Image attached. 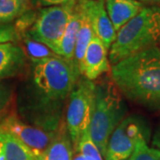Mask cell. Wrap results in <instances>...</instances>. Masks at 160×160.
I'll list each match as a JSON object with an SVG mask.
<instances>
[{
	"label": "cell",
	"mask_w": 160,
	"mask_h": 160,
	"mask_svg": "<svg viewBox=\"0 0 160 160\" xmlns=\"http://www.w3.org/2000/svg\"><path fill=\"white\" fill-rule=\"evenodd\" d=\"M32 105L31 125L50 132L60 128L64 104L81 77L73 61L57 54L31 60Z\"/></svg>",
	"instance_id": "obj_1"
},
{
	"label": "cell",
	"mask_w": 160,
	"mask_h": 160,
	"mask_svg": "<svg viewBox=\"0 0 160 160\" xmlns=\"http://www.w3.org/2000/svg\"><path fill=\"white\" fill-rule=\"evenodd\" d=\"M111 79L128 100L160 110V48L152 46L125 58L110 68Z\"/></svg>",
	"instance_id": "obj_2"
},
{
	"label": "cell",
	"mask_w": 160,
	"mask_h": 160,
	"mask_svg": "<svg viewBox=\"0 0 160 160\" xmlns=\"http://www.w3.org/2000/svg\"><path fill=\"white\" fill-rule=\"evenodd\" d=\"M159 40L160 6H144L117 32L109 48V63L113 65L136 52L158 46Z\"/></svg>",
	"instance_id": "obj_3"
},
{
	"label": "cell",
	"mask_w": 160,
	"mask_h": 160,
	"mask_svg": "<svg viewBox=\"0 0 160 160\" xmlns=\"http://www.w3.org/2000/svg\"><path fill=\"white\" fill-rule=\"evenodd\" d=\"M127 107L111 78L95 83L94 107L89 126L93 143L103 157L109 139L116 127L126 117Z\"/></svg>",
	"instance_id": "obj_4"
},
{
	"label": "cell",
	"mask_w": 160,
	"mask_h": 160,
	"mask_svg": "<svg viewBox=\"0 0 160 160\" xmlns=\"http://www.w3.org/2000/svg\"><path fill=\"white\" fill-rule=\"evenodd\" d=\"M94 99L95 83L80 77L68 99L65 122L75 149L82 134L89 129Z\"/></svg>",
	"instance_id": "obj_5"
},
{
	"label": "cell",
	"mask_w": 160,
	"mask_h": 160,
	"mask_svg": "<svg viewBox=\"0 0 160 160\" xmlns=\"http://www.w3.org/2000/svg\"><path fill=\"white\" fill-rule=\"evenodd\" d=\"M75 6L65 5L41 8L29 30L28 37L46 46L56 54Z\"/></svg>",
	"instance_id": "obj_6"
},
{
	"label": "cell",
	"mask_w": 160,
	"mask_h": 160,
	"mask_svg": "<svg viewBox=\"0 0 160 160\" xmlns=\"http://www.w3.org/2000/svg\"><path fill=\"white\" fill-rule=\"evenodd\" d=\"M149 134L147 120L137 115L126 116L111 133L104 158L106 160H126L133 152L141 138Z\"/></svg>",
	"instance_id": "obj_7"
},
{
	"label": "cell",
	"mask_w": 160,
	"mask_h": 160,
	"mask_svg": "<svg viewBox=\"0 0 160 160\" xmlns=\"http://www.w3.org/2000/svg\"><path fill=\"white\" fill-rule=\"evenodd\" d=\"M0 129L9 132L33 153L35 158L50 144L54 133L28 125L15 116H8L0 122Z\"/></svg>",
	"instance_id": "obj_8"
},
{
	"label": "cell",
	"mask_w": 160,
	"mask_h": 160,
	"mask_svg": "<svg viewBox=\"0 0 160 160\" xmlns=\"http://www.w3.org/2000/svg\"><path fill=\"white\" fill-rule=\"evenodd\" d=\"M81 10L88 19L93 35L109 50L116 39L117 31L110 22L103 0H78Z\"/></svg>",
	"instance_id": "obj_9"
},
{
	"label": "cell",
	"mask_w": 160,
	"mask_h": 160,
	"mask_svg": "<svg viewBox=\"0 0 160 160\" xmlns=\"http://www.w3.org/2000/svg\"><path fill=\"white\" fill-rule=\"evenodd\" d=\"M108 50L102 41L93 35L82 62L80 68L81 76L94 81L110 70Z\"/></svg>",
	"instance_id": "obj_10"
},
{
	"label": "cell",
	"mask_w": 160,
	"mask_h": 160,
	"mask_svg": "<svg viewBox=\"0 0 160 160\" xmlns=\"http://www.w3.org/2000/svg\"><path fill=\"white\" fill-rule=\"evenodd\" d=\"M26 66V53L14 42L0 45V80L22 73Z\"/></svg>",
	"instance_id": "obj_11"
},
{
	"label": "cell",
	"mask_w": 160,
	"mask_h": 160,
	"mask_svg": "<svg viewBox=\"0 0 160 160\" xmlns=\"http://www.w3.org/2000/svg\"><path fill=\"white\" fill-rule=\"evenodd\" d=\"M74 147L65 123L54 133L50 144L36 160H72Z\"/></svg>",
	"instance_id": "obj_12"
},
{
	"label": "cell",
	"mask_w": 160,
	"mask_h": 160,
	"mask_svg": "<svg viewBox=\"0 0 160 160\" xmlns=\"http://www.w3.org/2000/svg\"><path fill=\"white\" fill-rule=\"evenodd\" d=\"M105 7L114 29L118 32L142 11L144 4L137 0H106Z\"/></svg>",
	"instance_id": "obj_13"
},
{
	"label": "cell",
	"mask_w": 160,
	"mask_h": 160,
	"mask_svg": "<svg viewBox=\"0 0 160 160\" xmlns=\"http://www.w3.org/2000/svg\"><path fill=\"white\" fill-rule=\"evenodd\" d=\"M81 24V12L78 5L76 4L73 12L69 17L68 24L64 31L62 40L56 52V54L65 58L69 61L74 62V52L77 37Z\"/></svg>",
	"instance_id": "obj_14"
},
{
	"label": "cell",
	"mask_w": 160,
	"mask_h": 160,
	"mask_svg": "<svg viewBox=\"0 0 160 160\" xmlns=\"http://www.w3.org/2000/svg\"><path fill=\"white\" fill-rule=\"evenodd\" d=\"M0 143L5 160H36L33 153L9 132L0 129Z\"/></svg>",
	"instance_id": "obj_15"
},
{
	"label": "cell",
	"mask_w": 160,
	"mask_h": 160,
	"mask_svg": "<svg viewBox=\"0 0 160 160\" xmlns=\"http://www.w3.org/2000/svg\"><path fill=\"white\" fill-rule=\"evenodd\" d=\"M77 5L78 6L80 12H81V24H80L79 30H78V37H77L76 46H75L74 62L77 67L79 69L80 72V68H81L82 62H83V59L85 56V52H86V48L91 41L92 38L93 37V32H92V29L88 19L86 18L85 13L81 10L78 2H77Z\"/></svg>",
	"instance_id": "obj_16"
},
{
	"label": "cell",
	"mask_w": 160,
	"mask_h": 160,
	"mask_svg": "<svg viewBox=\"0 0 160 160\" xmlns=\"http://www.w3.org/2000/svg\"><path fill=\"white\" fill-rule=\"evenodd\" d=\"M30 0H0V25L9 24L24 14Z\"/></svg>",
	"instance_id": "obj_17"
},
{
	"label": "cell",
	"mask_w": 160,
	"mask_h": 160,
	"mask_svg": "<svg viewBox=\"0 0 160 160\" xmlns=\"http://www.w3.org/2000/svg\"><path fill=\"white\" fill-rule=\"evenodd\" d=\"M76 150L83 155L87 160H103L102 155L92 140L89 130L82 134Z\"/></svg>",
	"instance_id": "obj_18"
},
{
	"label": "cell",
	"mask_w": 160,
	"mask_h": 160,
	"mask_svg": "<svg viewBox=\"0 0 160 160\" xmlns=\"http://www.w3.org/2000/svg\"><path fill=\"white\" fill-rule=\"evenodd\" d=\"M126 160H160V150L148 146L146 138H141L132 155Z\"/></svg>",
	"instance_id": "obj_19"
},
{
	"label": "cell",
	"mask_w": 160,
	"mask_h": 160,
	"mask_svg": "<svg viewBox=\"0 0 160 160\" xmlns=\"http://www.w3.org/2000/svg\"><path fill=\"white\" fill-rule=\"evenodd\" d=\"M25 44L27 47V52L31 58V60L36 59H41V58L48 57L55 54L54 52H51V50L47 48L46 46L36 42L30 38H25Z\"/></svg>",
	"instance_id": "obj_20"
},
{
	"label": "cell",
	"mask_w": 160,
	"mask_h": 160,
	"mask_svg": "<svg viewBox=\"0 0 160 160\" xmlns=\"http://www.w3.org/2000/svg\"><path fill=\"white\" fill-rule=\"evenodd\" d=\"M19 39V31L11 24L0 25V45L8 42H16Z\"/></svg>",
	"instance_id": "obj_21"
},
{
	"label": "cell",
	"mask_w": 160,
	"mask_h": 160,
	"mask_svg": "<svg viewBox=\"0 0 160 160\" xmlns=\"http://www.w3.org/2000/svg\"><path fill=\"white\" fill-rule=\"evenodd\" d=\"M12 92L11 87L0 81V117L8 109L12 101Z\"/></svg>",
	"instance_id": "obj_22"
},
{
	"label": "cell",
	"mask_w": 160,
	"mask_h": 160,
	"mask_svg": "<svg viewBox=\"0 0 160 160\" xmlns=\"http://www.w3.org/2000/svg\"><path fill=\"white\" fill-rule=\"evenodd\" d=\"M30 1L36 6L48 7V6H65V5L75 6L78 0H30Z\"/></svg>",
	"instance_id": "obj_23"
},
{
	"label": "cell",
	"mask_w": 160,
	"mask_h": 160,
	"mask_svg": "<svg viewBox=\"0 0 160 160\" xmlns=\"http://www.w3.org/2000/svg\"><path fill=\"white\" fill-rule=\"evenodd\" d=\"M152 144L154 147L160 150V120L156 130H155L153 139H152Z\"/></svg>",
	"instance_id": "obj_24"
},
{
	"label": "cell",
	"mask_w": 160,
	"mask_h": 160,
	"mask_svg": "<svg viewBox=\"0 0 160 160\" xmlns=\"http://www.w3.org/2000/svg\"><path fill=\"white\" fill-rule=\"evenodd\" d=\"M140 1L143 4H149L151 6H160V0H137Z\"/></svg>",
	"instance_id": "obj_25"
},
{
	"label": "cell",
	"mask_w": 160,
	"mask_h": 160,
	"mask_svg": "<svg viewBox=\"0 0 160 160\" xmlns=\"http://www.w3.org/2000/svg\"><path fill=\"white\" fill-rule=\"evenodd\" d=\"M72 160H87V159H86V158H85L83 155H81L80 153H78V154L77 155L76 157L73 158V159Z\"/></svg>",
	"instance_id": "obj_26"
},
{
	"label": "cell",
	"mask_w": 160,
	"mask_h": 160,
	"mask_svg": "<svg viewBox=\"0 0 160 160\" xmlns=\"http://www.w3.org/2000/svg\"><path fill=\"white\" fill-rule=\"evenodd\" d=\"M0 160H5V156H4V154H3V151H2L1 143H0Z\"/></svg>",
	"instance_id": "obj_27"
},
{
	"label": "cell",
	"mask_w": 160,
	"mask_h": 160,
	"mask_svg": "<svg viewBox=\"0 0 160 160\" xmlns=\"http://www.w3.org/2000/svg\"><path fill=\"white\" fill-rule=\"evenodd\" d=\"M158 47L160 48V40H159V42H158Z\"/></svg>",
	"instance_id": "obj_28"
}]
</instances>
